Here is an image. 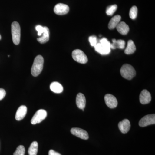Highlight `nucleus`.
I'll use <instances>...</instances> for the list:
<instances>
[{
  "label": "nucleus",
  "instance_id": "f257e3e1",
  "mask_svg": "<svg viewBox=\"0 0 155 155\" xmlns=\"http://www.w3.org/2000/svg\"><path fill=\"white\" fill-rule=\"evenodd\" d=\"M44 58L41 55L37 56L35 59L31 68V74L34 77L38 76L43 68Z\"/></svg>",
  "mask_w": 155,
  "mask_h": 155
},
{
  "label": "nucleus",
  "instance_id": "f03ea898",
  "mask_svg": "<svg viewBox=\"0 0 155 155\" xmlns=\"http://www.w3.org/2000/svg\"><path fill=\"white\" fill-rule=\"evenodd\" d=\"M120 73L122 77L127 80H131L136 75L135 69L129 64L123 65L120 69Z\"/></svg>",
  "mask_w": 155,
  "mask_h": 155
},
{
  "label": "nucleus",
  "instance_id": "7ed1b4c3",
  "mask_svg": "<svg viewBox=\"0 0 155 155\" xmlns=\"http://www.w3.org/2000/svg\"><path fill=\"white\" fill-rule=\"evenodd\" d=\"M11 33L12 40L14 44L19 45L20 41L21 29L20 25L18 22H14L11 25Z\"/></svg>",
  "mask_w": 155,
  "mask_h": 155
},
{
  "label": "nucleus",
  "instance_id": "20e7f679",
  "mask_svg": "<svg viewBox=\"0 0 155 155\" xmlns=\"http://www.w3.org/2000/svg\"><path fill=\"white\" fill-rule=\"evenodd\" d=\"M72 57L74 61L80 64H85L88 61V58L85 54L80 50L76 49L73 51Z\"/></svg>",
  "mask_w": 155,
  "mask_h": 155
},
{
  "label": "nucleus",
  "instance_id": "39448f33",
  "mask_svg": "<svg viewBox=\"0 0 155 155\" xmlns=\"http://www.w3.org/2000/svg\"><path fill=\"white\" fill-rule=\"evenodd\" d=\"M47 116V113L46 111L42 109L38 110L34 115L31 119V122L32 125H35L37 123H40L45 119Z\"/></svg>",
  "mask_w": 155,
  "mask_h": 155
},
{
  "label": "nucleus",
  "instance_id": "423d86ee",
  "mask_svg": "<svg viewBox=\"0 0 155 155\" xmlns=\"http://www.w3.org/2000/svg\"><path fill=\"white\" fill-rule=\"evenodd\" d=\"M155 123V115L149 114L143 117L139 122V125L141 127L153 125Z\"/></svg>",
  "mask_w": 155,
  "mask_h": 155
},
{
  "label": "nucleus",
  "instance_id": "0eeeda50",
  "mask_svg": "<svg viewBox=\"0 0 155 155\" xmlns=\"http://www.w3.org/2000/svg\"><path fill=\"white\" fill-rule=\"evenodd\" d=\"M71 133L77 137L83 140H87L89 138L88 133L86 130L78 128L73 127L71 129Z\"/></svg>",
  "mask_w": 155,
  "mask_h": 155
},
{
  "label": "nucleus",
  "instance_id": "6e6552de",
  "mask_svg": "<svg viewBox=\"0 0 155 155\" xmlns=\"http://www.w3.org/2000/svg\"><path fill=\"white\" fill-rule=\"evenodd\" d=\"M69 6L65 4L59 3L57 4L54 8V12L58 15H64L69 12Z\"/></svg>",
  "mask_w": 155,
  "mask_h": 155
},
{
  "label": "nucleus",
  "instance_id": "1a4fd4ad",
  "mask_svg": "<svg viewBox=\"0 0 155 155\" xmlns=\"http://www.w3.org/2000/svg\"><path fill=\"white\" fill-rule=\"evenodd\" d=\"M105 102L108 107L114 109L118 105V101L116 97L111 94H106L104 97Z\"/></svg>",
  "mask_w": 155,
  "mask_h": 155
},
{
  "label": "nucleus",
  "instance_id": "9d476101",
  "mask_svg": "<svg viewBox=\"0 0 155 155\" xmlns=\"http://www.w3.org/2000/svg\"><path fill=\"white\" fill-rule=\"evenodd\" d=\"M140 102L142 104H149L151 100V96L149 92L147 90H143L139 96Z\"/></svg>",
  "mask_w": 155,
  "mask_h": 155
},
{
  "label": "nucleus",
  "instance_id": "9b49d317",
  "mask_svg": "<svg viewBox=\"0 0 155 155\" xmlns=\"http://www.w3.org/2000/svg\"><path fill=\"white\" fill-rule=\"evenodd\" d=\"M118 126L120 131L123 134H126L130 129V121L127 119H125L119 122Z\"/></svg>",
  "mask_w": 155,
  "mask_h": 155
},
{
  "label": "nucleus",
  "instance_id": "f8f14e48",
  "mask_svg": "<svg viewBox=\"0 0 155 155\" xmlns=\"http://www.w3.org/2000/svg\"><path fill=\"white\" fill-rule=\"evenodd\" d=\"M76 105L79 109H84L86 105V99L84 95L79 93L77 94L76 98Z\"/></svg>",
  "mask_w": 155,
  "mask_h": 155
},
{
  "label": "nucleus",
  "instance_id": "ddd939ff",
  "mask_svg": "<svg viewBox=\"0 0 155 155\" xmlns=\"http://www.w3.org/2000/svg\"><path fill=\"white\" fill-rule=\"evenodd\" d=\"M27 108L25 106H20L17 111L15 119L17 121H20L25 117L27 113Z\"/></svg>",
  "mask_w": 155,
  "mask_h": 155
},
{
  "label": "nucleus",
  "instance_id": "4468645a",
  "mask_svg": "<svg viewBox=\"0 0 155 155\" xmlns=\"http://www.w3.org/2000/svg\"><path fill=\"white\" fill-rule=\"evenodd\" d=\"M49 29L47 27H44V31L40 37L37 38V41L41 44H45L49 40Z\"/></svg>",
  "mask_w": 155,
  "mask_h": 155
},
{
  "label": "nucleus",
  "instance_id": "2eb2a0df",
  "mask_svg": "<svg viewBox=\"0 0 155 155\" xmlns=\"http://www.w3.org/2000/svg\"><path fill=\"white\" fill-rule=\"evenodd\" d=\"M116 28L118 32L122 35H127L130 29L128 25L124 22H119V24L116 26Z\"/></svg>",
  "mask_w": 155,
  "mask_h": 155
},
{
  "label": "nucleus",
  "instance_id": "dca6fc26",
  "mask_svg": "<svg viewBox=\"0 0 155 155\" xmlns=\"http://www.w3.org/2000/svg\"><path fill=\"white\" fill-rule=\"evenodd\" d=\"M113 43L110 44V49H116V48L123 49L125 48V41L119 39L116 40V39H113Z\"/></svg>",
  "mask_w": 155,
  "mask_h": 155
},
{
  "label": "nucleus",
  "instance_id": "f3484780",
  "mask_svg": "<svg viewBox=\"0 0 155 155\" xmlns=\"http://www.w3.org/2000/svg\"><path fill=\"white\" fill-rule=\"evenodd\" d=\"M94 47L95 50L97 52L103 55H107L110 52V48H108L105 47L100 42L97 43Z\"/></svg>",
  "mask_w": 155,
  "mask_h": 155
},
{
  "label": "nucleus",
  "instance_id": "a211bd4d",
  "mask_svg": "<svg viewBox=\"0 0 155 155\" xmlns=\"http://www.w3.org/2000/svg\"><path fill=\"white\" fill-rule=\"evenodd\" d=\"M121 19V17L120 15H117L114 16L109 22L108 24V28L110 29H114L116 28L117 25L120 22Z\"/></svg>",
  "mask_w": 155,
  "mask_h": 155
},
{
  "label": "nucleus",
  "instance_id": "6ab92c4d",
  "mask_svg": "<svg viewBox=\"0 0 155 155\" xmlns=\"http://www.w3.org/2000/svg\"><path fill=\"white\" fill-rule=\"evenodd\" d=\"M51 91L55 93H61L64 90V88L62 85L58 82H53L50 85Z\"/></svg>",
  "mask_w": 155,
  "mask_h": 155
},
{
  "label": "nucleus",
  "instance_id": "aec40b11",
  "mask_svg": "<svg viewBox=\"0 0 155 155\" xmlns=\"http://www.w3.org/2000/svg\"><path fill=\"white\" fill-rule=\"evenodd\" d=\"M136 50L135 45L132 40L128 41L127 42V46L125 51L126 54L130 55L133 54Z\"/></svg>",
  "mask_w": 155,
  "mask_h": 155
},
{
  "label": "nucleus",
  "instance_id": "412c9836",
  "mask_svg": "<svg viewBox=\"0 0 155 155\" xmlns=\"http://www.w3.org/2000/svg\"><path fill=\"white\" fill-rule=\"evenodd\" d=\"M38 151V143L37 142L34 141L31 144L28 150L29 155H37Z\"/></svg>",
  "mask_w": 155,
  "mask_h": 155
},
{
  "label": "nucleus",
  "instance_id": "4be33fe9",
  "mask_svg": "<svg viewBox=\"0 0 155 155\" xmlns=\"http://www.w3.org/2000/svg\"><path fill=\"white\" fill-rule=\"evenodd\" d=\"M117 9V5H116L109 6L106 10V14L108 16H112L116 12Z\"/></svg>",
  "mask_w": 155,
  "mask_h": 155
},
{
  "label": "nucleus",
  "instance_id": "5701e85b",
  "mask_svg": "<svg viewBox=\"0 0 155 155\" xmlns=\"http://www.w3.org/2000/svg\"><path fill=\"white\" fill-rule=\"evenodd\" d=\"M137 8L136 6H134L130 9L129 12V17L130 19H135L137 18Z\"/></svg>",
  "mask_w": 155,
  "mask_h": 155
},
{
  "label": "nucleus",
  "instance_id": "b1692460",
  "mask_svg": "<svg viewBox=\"0 0 155 155\" xmlns=\"http://www.w3.org/2000/svg\"><path fill=\"white\" fill-rule=\"evenodd\" d=\"M25 149L22 145H20L17 147V150L14 153V155H25Z\"/></svg>",
  "mask_w": 155,
  "mask_h": 155
},
{
  "label": "nucleus",
  "instance_id": "393cba45",
  "mask_svg": "<svg viewBox=\"0 0 155 155\" xmlns=\"http://www.w3.org/2000/svg\"><path fill=\"white\" fill-rule=\"evenodd\" d=\"M100 43L102 45L105 47L108 48H110V43L108 41L107 38H104L100 40Z\"/></svg>",
  "mask_w": 155,
  "mask_h": 155
},
{
  "label": "nucleus",
  "instance_id": "a878e982",
  "mask_svg": "<svg viewBox=\"0 0 155 155\" xmlns=\"http://www.w3.org/2000/svg\"><path fill=\"white\" fill-rule=\"evenodd\" d=\"M89 41L92 47H94L98 43L97 37L95 36H94V35L89 37Z\"/></svg>",
  "mask_w": 155,
  "mask_h": 155
},
{
  "label": "nucleus",
  "instance_id": "bb28decb",
  "mask_svg": "<svg viewBox=\"0 0 155 155\" xmlns=\"http://www.w3.org/2000/svg\"><path fill=\"white\" fill-rule=\"evenodd\" d=\"M35 29L38 32V35L39 36H41L42 33H43L44 27H42L40 25H38L35 27Z\"/></svg>",
  "mask_w": 155,
  "mask_h": 155
},
{
  "label": "nucleus",
  "instance_id": "cd10ccee",
  "mask_svg": "<svg viewBox=\"0 0 155 155\" xmlns=\"http://www.w3.org/2000/svg\"><path fill=\"white\" fill-rule=\"evenodd\" d=\"M6 95L5 91L2 88H0V101L3 99Z\"/></svg>",
  "mask_w": 155,
  "mask_h": 155
},
{
  "label": "nucleus",
  "instance_id": "c85d7f7f",
  "mask_svg": "<svg viewBox=\"0 0 155 155\" xmlns=\"http://www.w3.org/2000/svg\"><path fill=\"white\" fill-rule=\"evenodd\" d=\"M48 154L49 155H61V154L55 151L54 150H50L49 151Z\"/></svg>",
  "mask_w": 155,
  "mask_h": 155
},
{
  "label": "nucleus",
  "instance_id": "c756f323",
  "mask_svg": "<svg viewBox=\"0 0 155 155\" xmlns=\"http://www.w3.org/2000/svg\"><path fill=\"white\" fill-rule=\"evenodd\" d=\"M1 38H2V37H1V35H0V40L1 39Z\"/></svg>",
  "mask_w": 155,
  "mask_h": 155
}]
</instances>
